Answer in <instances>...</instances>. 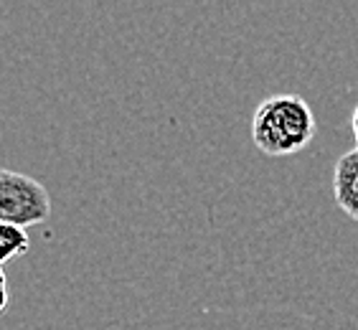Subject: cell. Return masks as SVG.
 <instances>
[{
    "mask_svg": "<svg viewBox=\"0 0 358 330\" xmlns=\"http://www.w3.org/2000/svg\"><path fill=\"white\" fill-rule=\"evenodd\" d=\"M333 199L338 208L358 221V148L343 152L333 171Z\"/></svg>",
    "mask_w": 358,
    "mask_h": 330,
    "instance_id": "3",
    "label": "cell"
},
{
    "mask_svg": "<svg viewBox=\"0 0 358 330\" xmlns=\"http://www.w3.org/2000/svg\"><path fill=\"white\" fill-rule=\"evenodd\" d=\"M8 303H10V287H8V277L0 267V315L8 310Z\"/></svg>",
    "mask_w": 358,
    "mask_h": 330,
    "instance_id": "5",
    "label": "cell"
},
{
    "mask_svg": "<svg viewBox=\"0 0 358 330\" xmlns=\"http://www.w3.org/2000/svg\"><path fill=\"white\" fill-rule=\"evenodd\" d=\"M317 132L315 112L300 94L267 96L252 115V140L269 158L305 150Z\"/></svg>",
    "mask_w": 358,
    "mask_h": 330,
    "instance_id": "1",
    "label": "cell"
},
{
    "mask_svg": "<svg viewBox=\"0 0 358 330\" xmlns=\"http://www.w3.org/2000/svg\"><path fill=\"white\" fill-rule=\"evenodd\" d=\"M351 127H353V138H356V148H358V104H356V110H353Z\"/></svg>",
    "mask_w": 358,
    "mask_h": 330,
    "instance_id": "6",
    "label": "cell"
},
{
    "mask_svg": "<svg viewBox=\"0 0 358 330\" xmlns=\"http://www.w3.org/2000/svg\"><path fill=\"white\" fill-rule=\"evenodd\" d=\"M31 249V239L23 227L0 221V267L8 264L10 259H18Z\"/></svg>",
    "mask_w": 358,
    "mask_h": 330,
    "instance_id": "4",
    "label": "cell"
},
{
    "mask_svg": "<svg viewBox=\"0 0 358 330\" xmlns=\"http://www.w3.org/2000/svg\"><path fill=\"white\" fill-rule=\"evenodd\" d=\"M51 216L48 191L26 173L0 168V221L15 227H36Z\"/></svg>",
    "mask_w": 358,
    "mask_h": 330,
    "instance_id": "2",
    "label": "cell"
}]
</instances>
